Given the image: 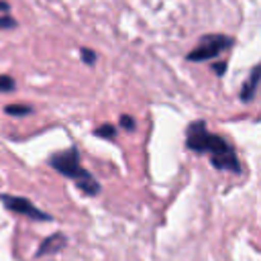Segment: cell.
<instances>
[{"label":"cell","mask_w":261,"mask_h":261,"mask_svg":"<svg viewBox=\"0 0 261 261\" xmlns=\"http://www.w3.org/2000/svg\"><path fill=\"white\" fill-rule=\"evenodd\" d=\"M80 55H82V61L86 65H96V61H98V53L94 49H90V47H82Z\"/></svg>","instance_id":"obj_9"},{"label":"cell","mask_w":261,"mask_h":261,"mask_svg":"<svg viewBox=\"0 0 261 261\" xmlns=\"http://www.w3.org/2000/svg\"><path fill=\"white\" fill-rule=\"evenodd\" d=\"M16 27H18V22H16V18H12L10 14L0 16V29H2V31H10V29H16Z\"/></svg>","instance_id":"obj_11"},{"label":"cell","mask_w":261,"mask_h":261,"mask_svg":"<svg viewBox=\"0 0 261 261\" xmlns=\"http://www.w3.org/2000/svg\"><path fill=\"white\" fill-rule=\"evenodd\" d=\"M4 112L8 116H29L33 112V106H29V104H6Z\"/></svg>","instance_id":"obj_7"},{"label":"cell","mask_w":261,"mask_h":261,"mask_svg":"<svg viewBox=\"0 0 261 261\" xmlns=\"http://www.w3.org/2000/svg\"><path fill=\"white\" fill-rule=\"evenodd\" d=\"M8 2H4V0H0V12H8Z\"/></svg>","instance_id":"obj_14"},{"label":"cell","mask_w":261,"mask_h":261,"mask_svg":"<svg viewBox=\"0 0 261 261\" xmlns=\"http://www.w3.org/2000/svg\"><path fill=\"white\" fill-rule=\"evenodd\" d=\"M94 135L100 137V139H108V141H112V139H116V126L110 124V122H104V124H100L98 128H94Z\"/></svg>","instance_id":"obj_8"},{"label":"cell","mask_w":261,"mask_h":261,"mask_svg":"<svg viewBox=\"0 0 261 261\" xmlns=\"http://www.w3.org/2000/svg\"><path fill=\"white\" fill-rule=\"evenodd\" d=\"M47 163L57 171L61 173L63 177H69L75 181V188L84 194V196H98L102 186L100 181L86 169L82 167V161H80V151L77 147H67L63 151H55Z\"/></svg>","instance_id":"obj_2"},{"label":"cell","mask_w":261,"mask_h":261,"mask_svg":"<svg viewBox=\"0 0 261 261\" xmlns=\"http://www.w3.org/2000/svg\"><path fill=\"white\" fill-rule=\"evenodd\" d=\"M259 65H255L253 69H251V73H249V77L245 80V84L241 86V94H239V98H241V102H245V104H249V102H253L255 100V94H257V86H259Z\"/></svg>","instance_id":"obj_6"},{"label":"cell","mask_w":261,"mask_h":261,"mask_svg":"<svg viewBox=\"0 0 261 261\" xmlns=\"http://www.w3.org/2000/svg\"><path fill=\"white\" fill-rule=\"evenodd\" d=\"M14 90H16L14 77H10V75H0V92L8 94V92H14Z\"/></svg>","instance_id":"obj_10"},{"label":"cell","mask_w":261,"mask_h":261,"mask_svg":"<svg viewBox=\"0 0 261 261\" xmlns=\"http://www.w3.org/2000/svg\"><path fill=\"white\" fill-rule=\"evenodd\" d=\"M120 126L124 128V130H135V126H137V122H135V118L130 116V114H120Z\"/></svg>","instance_id":"obj_12"},{"label":"cell","mask_w":261,"mask_h":261,"mask_svg":"<svg viewBox=\"0 0 261 261\" xmlns=\"http://www.w3.org/2000/svg\"><path fill=\"white\" fill-rule=\"evenodd\" d=\"M234 43L232 37L228 35H220V33H210V35H204L200 37V43L186 55L188 61H210L214 57H218L220 53H224L226 49H230Z\"/></svg>","instance_id":"obj_3"},{"label":"cell","mask_w":261,"mask_h":261,"mask_svg":"<svg viewBox=\"0 0 261 261\" xmlns=\"http://www.w3.org/2000/svg\"><path fill=\"white\" fill-rule=\"evenodd\" d=\"M67 247V237L63 234V232H53V234H49V237H45L43 241H41V245H39V249H37V257H47V255H55V253H59L61 249H65Z\"/></svg>","instance_id":"obj_5"},{"label":"cell","mask_w":261,"mask_h":261,"mask_svg":"<svg viewBox=\"0 0 261 261\" xmlns=\"http://www.w3.org/2000/svg\"><path fill=\"white\" fill-rule=\"evenodd\" d=\"M212 69H214V73H216L218 77H222V75H224V71H226V61H218V63H212Z\"/></svg>","instance_id":"obj_13"},{"label":"cell","mask_w":261,"mask_h":261,"mask_svg":"<svg viewBox=\"0 0 261 261\" xmlns=\"http://www.w3.org/2000/svg\"><path fill=\"white\" fill-rule=\"evenodd\" d=\"M0 204L18 214V216H27L31 220H37V222H47V220H53V216L41 208H37L29 198H22V196H14V194H0Z\"/></svg>","instance_id":"obj_4"},{"label":"cell","mask_w":261,"mask_h":261,"mask_svg":"<svg viewBox=\"0 0 261 261\" xmlns=\"http://www.w3.org/2000/svg\"><path fill=\"white\" fill-rule=\"evenodd\" d=\"M186 147L194 153H208L212 167L220 171H230L234 175L243 173L241 161L237 157L234 147L222 139L220 135H214L206 128L204 120H192L186 128Z\"/></svg>","instance_id":"obj_1"}]
</instances>
